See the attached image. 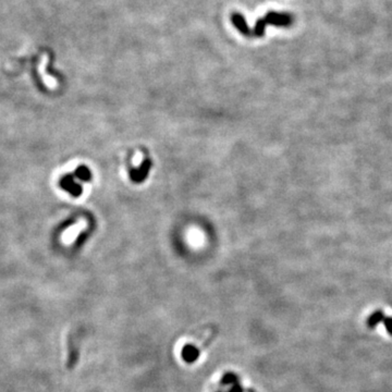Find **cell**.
Listing matches in <instances>:
<instances>
[{
  "label": "cell",
  "instance_id": "obj_1",
  "mask_svg": "<svg viewBox=\"0 0 392 392\" xmlns=\"http://www.w3.org/2000/svg\"><path fill=\"white\" fill-rule=\"evenodd\" d=\"M262 19L267 26L269 24V26L276 27H290L293 24V17L290 13L286 12L270 11L265 17H262Z\"/></svg>",
  "mask_w": 392,
  "mask_h": 392
},
{
  "label": "cell",
  "instance_id": "obj_2",
  "mask_svg": "<svg viewBox=\"0 0 392 392\" xmlns=\"http://www.w3.org/2000/svg\"><path fill=\"white\" fill-rule=\"evenodd\" d=\"M86 226L87 223L86 221L82 219L80 221H78L76 225H73L72 227H69L68 229L62 233V236H61V241L64 245H71L72 243L77 240L78 235H80V233L84 230L86 229Z\"/></svg>",
  "mask_w": 392,
  "mask_h": 392
},
{
  "label": "cell",
  "instance_id": "obj_3",
  "mask_svg": "<svg viewBox=\"0 0 392 392\" xmlns=\"http://www.w3.org/2000/svg\"><path fill=\"white\" fill-rule=\"evenodd\" d=\"M231 21L232 24L236 27L237 31H239L241 34H243L244 36H253V31H251V28L249 26V24H247L245 18L242 16L241 13H232L231 16Z\"/></svg>",
  "mask_w": 392,
  "mask_h": 392
},
{
  "label": "cell",
  "instance_id": "obj_4",
  "mask_svg": "<svg viewBox=\"0 0 392 392\" xmlns=\"http://www.w3.org/2000/svg\"><path fill=\"white\" fill-rule=\"evenodd\" d=\"M47 61H48V57L46 56V54H45V56H43L42 61H41V63H39V66H38V71H39V74H41V77H42V78H43L44 83L46 84V86H47L48 88L52 89V88H56V86H57V81L54 80L53 78L49 77L48 74L46 73V71H45V70H46Z\"/></svg>",
  "mask_w": 392,
  "mask_h": 392
},
{
  "label": "cell",
  "instance_id": "obj_5",
  "mask_svg": "<svg viewBox=\"0 0 392 392\" xmlns=\"http://www.w3.org/2000/svg\"><path fill=\"white\" fill-rule=\"evenodd\" d=\"M201 351L198 350L195 345L187 344L182 350V359L184 360L186 363H194V362L198 359L200 356Z\"/></svg>",
  "mask_w": 392,
  "mask_h": 392
},
{
  "label": "cell",
  "instance_id": "obj_6",
  "mask_svg": "<svg viewBox=\"0 0 392 392\" xmlns=\"http://www.w3.org/2000/svg\"><path fill=\"white\" fill-rule=\"evenodd\" d=\"M385 318H386L385 313L381 310H377V311L371 313V314L368 316V318H367V320H366V325L369 329H374L379 324H381Z\"/></svg>",
  "mask_w": 392,
  "mask_h": 392
},
{
  "label": "cell",
  "instance_id": "obj_7",
  "mask_svg": "<svg viewBox=\"0 0 392 392\" xmlns=\"http://www.w3.org/2000/svg\"><path fill=\"white\" fill-rule=\"evenodd\" d=\"M266 26H267V24L264 21V19L260 18L256 21L254 29H253V36H255V37H262V36H264L265 31H266Z\"/></svg>",
  "mask_w": 392,
  "mask_h": 392
},
{
  "label": "cell",
  "instance_id": "obj_8",
  "mask_svg": "<svg viewBox=\"0 0 392 392\" xmlns=\"http://www.w3.org/2000/svg\"><path fill=\"white\" fill-rule=\"evenodd\" d=\"M239 383V378H237V376L233 373H227L225 374V376L222 377V385H228V386H233Z\"/></svg>",
  "mask_w": 392,
  "mask_h": 392
},
{
  "label": "cell",
  "instance_id": "obj_9",
  "mask_svg": "<svg viewBox=\"0 0 392 392\" xmlns=\"http://www.w3.org/2000/svg\"><path fill=\"white\" fill-rule=\"evenodd\" d=\"M383 324L386 327L387 332H388L390 336H392V317H386L383 321Z\"/></svg>",
  "mask_w": 392,
  "mask_h": 392
},
{
  "label": "cell",
  "instance_id": "obj_10",
  "mask_svg": "<svg viewBox=\"0 0 392 392\" xmlns=\"http://www.w3.org/2000/svg\"><path fill=\"white\" fill-rule=\"evenodd\" d=\"M228 392H244V389H243V387L240 385V383H237L235 385H233L231 387V389Z\"/></svg>",
  "mask_w": 392,
  "mask_h": 392
}]
</instances>
